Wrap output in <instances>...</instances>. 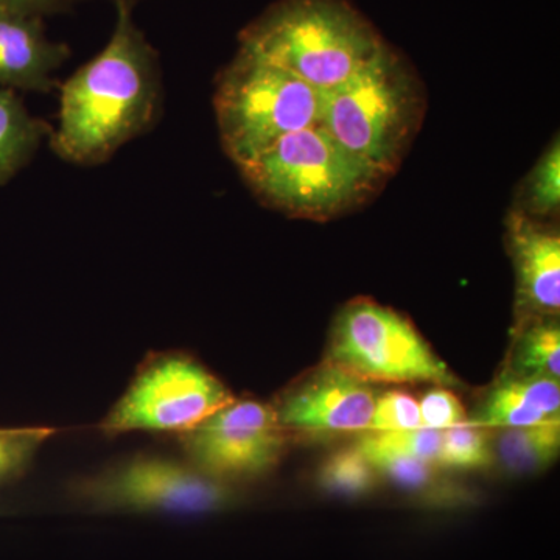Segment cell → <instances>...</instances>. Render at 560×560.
I'll list each match as a JSON object with an SVG mask.
<instances>
[{
	"mask_svg": "<svg viewBox=\"0 0 560 560\" xmlns=\"http://www.w3.org/2000/svg\"><path fill=\"white\" fill-rule=\"evenodd\" d=\"M161 109L156 51L136 25L131 0H117L108 44L61 86L50 149L70 164H103L125 143L151 130Z\"/></svg>",
	"mask_w": 560,
	"mask_h": 560,
	"instance_id": "6da1fadb",
	"label": "cell"
},
{
	"mask_svg": "<svg viewBox=\"0 0 560 560\" xmlns=\"http://www.w3.org/2000/svg\"><path fill=\"white\" fill-rule=\"evenodd\" d=\"M241 49L323 92L337 90L390 50L348 0H279L243 28Z\"/></svg>",
	"mask_w": 560,
	"mask_h": 560,
	"instance_id": "7a4b0ae2",
	"label": "cell"
},
{
	"mask_svg": "<svg viewBox=\"0 0 560 560\" xmlns=\"http://www.w3.org/2000/svg\"><path fill=\"white\" fill-rule=\"evenodd\" d=\"M238 172L261 205L313 221L359 208L386 180L350 156L320 125L291 132Z\"/></svg>",
	"mask_w": 560,
	"mask_h": 560,
	"instance_id": "3957f363",
	"label": "cell"
},
{
	"mask_svg": "<svg viewBox=\"0 0 560 560\" xmlns=\"http://www.w3.org/2000/svg\"><path fill=\"white\" fill-rule=\"evenodd\" d=\"M423 114L422 84L390 47L370 69L323 95L319 125L350 156L388 179L399 171Z\"/></svg>",
	"mask_w": 560,
	"mask_h": 560,
	"instance_id": "277c9868",
	"label": "cell"
},
{
	"mask_svg": "<svg viewBox=\"0 0 560 560\" xmlns=\"http://www.w3.org/2000/svg\"><path fill=\"white\" fill-rule=\"evenodd\" d=\"M323 92L238 47L217 77L213 109L224 153L237 167L291 132L319 125Z\"/></svg>",
	"mask_w": 560,
	"mask_h": 560,
	"instance_id": "5b68a950",
	"label": "cell"
},
{
	"mask_svg": "<svg viewBox=\"0 0 560 560\" xmlns=\"http://www.w3.org/2000/svg\"><path fill=\"white\" fill-rule=\"evenodd\" d=\"M327 361L371 383H463L404 315L371 300L350 301L330 331Z\"/></svg>",
	"mask_w": 560,
	"mask_h": 560,
	"instance_id": "8992f818",
	"label": "cell"
},
{
	"mask_svg": "<svg viewBox=\"0 0 560 560\" xmlns=\"http://www.w3.org/2000/svg\"><path fill=\"white\" fill-rule=\"evenodd\" d=\"M234 399L228 386L194 357L156 353L143 361L102 430L108 436L130 431L183 434Z\"/></svg>",
	"mask_w": 560,
	"mask_h": 560,
	"instance_id": "52a82bcc",
	"label": "cell"
},
{
	"mask_svg": "<svg viewBox=\"0 0 560 560\" xmlns=\"http://www.w3.org/2000/svg\"><path fill=\"white\" fill-rule=\"evenodd\" d=\"M77 495L98 510L200 515L228 510L237 500L231 485L191 464L139 456L75 486Z\"/></svg>",
	"mask_w": 560,
	"mask_h": 560,
	"instance_id": "ba28073f",
	"label": "cell"
},
{
	"mask_svg": "<svg viewBox=\"0 0 560 560\" xmlns=\"http://www.w3.org/2000/svg\"><path fill=\"white\" fill-rule=\"evenodd\" d=\"M178 436L187 463L231 486L275 470L290 441L272 405L250 399L230 401Z\"/></svg>",
	"mask_w": 560,
	"mask_h": 560,
	"instance_id": "9c48e42d",
	"label": "cell"
},
{
	"mask_svg": "<svg viewBox=\"0 0 560 560\" xmlns=\"http://www.w3.org/2000/svg\"><path fill=\"white\" fill-rule=\"evenodd\" d=\"M375 399L371 382L326 360L283 390L272 408L290 436L334 438L366 433Z\"/></svg>",
	"mask_w": 560,
	"mask_h": 560,
	"instance_id": "30bf717a",
	"label": "cell"
},
{
	"mask_svg": "<svg viewBox=\"0 0 560 560\" xmlns=\"http://www.w3.org/2000/svg\"><path fill=\"white\" fill-rule=\"evenodd\" d=\"M506 248L515 272V324L559 318L560 235L555 224L511 209Z\"/></svg>",
	"mask_w": 560,
	"mask_h": 560,
	"instance_id": "8fae6325",
	"label": "cell"
},
{
	"mask_svg": "<svg viewBox=\"0 0 560 560\" xmlns=\"http://www.w3.org/2000/svg\"><path fill=\"white\" fill-rule=\"evenodd\" d=\"M44 18L0 11V88L49 92L55 73L69 60L66 44L47 38Z\"/></svg>",
	"mask_w": 560,
	"mask_h": 560,
	"instance_id": "7c38bea8",
	"label": "cell"
},
{
	"mask_svg": "<svg viewBox=\"0 0 560 560\" xmlns=\"http://www.w3.org/2000/svg\"><path fill=\"white\" fill-rule=\"evenodd\" d=\"M560 419V382L501 372L471 422L489 431Z\"/></svg>",
	"mask_w": 560,
	"mask_h": 560,
	"instance_id": "4fadbf2b",
	"label": "cell"
},
{
	"mask_svg": "<svg viewBox=\"0 0 560 560\" xmlns=\"http://www.w3.org/2000/svg\"><path fill=\"white\" fill-rule=\"evenodd\" d=\"M51 128L32 116L18 92L0 88V186L31 164Z\"/></svg>",
	"mask_w": 560,
	"mask_h": 560,
	"instance_id": "5bb4252c",
	"label": "cell"
},
{
	"mask_svg": "<svg viewBox=\"0 0 560 560\" xmlns=\"http://www.w3.org/2000/svg\"><path fill=\"white\" fill-rule=\"evenodd\" d=\"M504 374L560 378L559 318L530 319L514 326Z\"/></svg>",
	"mask_w": 560,
	"mask_h": 560,
	"instance_id": "9a60e30c",
	"label": "cell"
},
{
	"mask_svg": "<svg viewBox=\"0 0 560 560\" xmlns=\"http://www.w3.org/2000/svg\"><path fill=\"white\" fill-rule=\"evenodd\" d=\"M493 458L511 474H534L551 466L560 452V419L492 431Z\"/></svg>",
	"mask_w": 560,
	"mask_h": 560,
	"instance_id": "2e32d148",
	"label": "cell"
},
{
	"mask_svg": "<svg viewBox=\"0 0 560 560\" xmlns=\"http://www.w3.org/2000/svg\"><path fill=\"white\" fill-rule=\"evenodd\" d=\"M355 447V445H353ZM381 477L407 490L418 499L429 500L430 503L447 504L466 499L455 485L444 480L441 467L411 456L394 455L383 452H361Z\"/></svg>",
	"mask_w": 560,
	"mask_h": 560,
	"instance_id": "e0dca14e",
	"label": "cell"
},
{
	"mask_svg": "<svg viewBox=\"0 0 560 560\" xmlns=\"http://www.w3.org/2000/svg\"><path fill=\"white\" fill-rule=\"evenodd\" d=\"M560 205V147L552 140L518 189L515 210L537 220L558 215Z\"/></svg>",
	"mask_w": 560,
	"mask_h": 560,
	"instance_id": "ac0fdd59",
	"label": "cell"
},
{
	"mask_svg": "<svg viewBox=\"0 0 560 560\" xmlns=\"http://www.w3.org/2000/svg\"><path fill=\"white\" fill-rule=\"evenodd\" d=\"M378 478V471L357 447L331 453L318 471L319 488L345 499L370 495Z\"/></svg>",
	"mask_w": 560,
	"mask_h": 560,
	"instance_id": "d6986e66",
	"label": "cell"
},
{
	"mask_svg": "<svg viewBox=\"0 0 560 560\" xmlns=\"http://www.w3.org/2000/svg\"><path fill=\"white\" fill-rule=\"evenodd\" d=\"M492 431L471 420L442 431L438 466L441 469H485L493 463Z\"/></svg>",
	"mask_w": 560,
	"mask_h": 560,
	"instance_id": "ffe728a7",
	"label": "cell"
},
{
	"mask_svg": "<svg viewBox=\"0 0 560 560\" xmlns=\"http://www.w3.org/2000/svg\"><path fill=\"white\" fill-rule=\"evenodd\" d=\"M441 444L442 431L422 425L412 430L366 431L353 445L360 452L394 453V455L411 456L438 466Z\"/></svg>",
	"mask_w": 560,
	"mask_h": 560,
	"instance_id": "44dd1931",
	"label": "cell"
},
{
	"mask_svg": "<svg viewBox=\"0 0 560 560\" xmlns=\"http://www.w3.org/2000/svg\"><path fill=\"white\" fill-rule=\"evenodd\" d=\"M51 433L47 429L0 430V485L24 474Z\"/></svg>",
	"mask_w": 560,
	"mask_h": 560,
	"instance_id": "7402d4cb",
	"label": "cell"
},
{
	"mask_svg": "<svg viewBox=\"0 0 560 560\" xmlns=\"http://www.w3.org/2000/svg\"><path fill=\"white\" fill-rule=\"evenodd\" d=\"M422 427L419 401L405 390H388L375 399L368 431H399Z\"/></svg>",
	"mask_w": 560,
	"mask_h": 560,
	"instance_id": "603a6c76",
	"label": "cell"
},
{
	"mask_svg": "<svg viewBox=\"0 0 560 560\" xmlns=\"http://www.w3.org/2000/svg\"><path fill=\"white\" fill-rule=\"evenodd\" d=\"M422 425L434 430H447L469 420L458 397L448 388L431 389L419 404Z\"/></svg>",
	"mask_w": 560,
	"mask_h": 560,
	"instance_id": "cb8c5ba5",
	"label": "cell"
},
{
	"mask_svg": "<svg viewBox=\"0 0 560 560\" xmlns=\"http://www.w3.org/2000/svg\"><path fill=\"white\" fill-rule=\"evenodd\" d=\"M69 0H0V11L44 18L66 9Z\"/></svg>",
	"mask_w": 560,
	"mask_h": 560,
	"instance_id": "d4e9b609",
	"label": "cell"
}]
</instances>
